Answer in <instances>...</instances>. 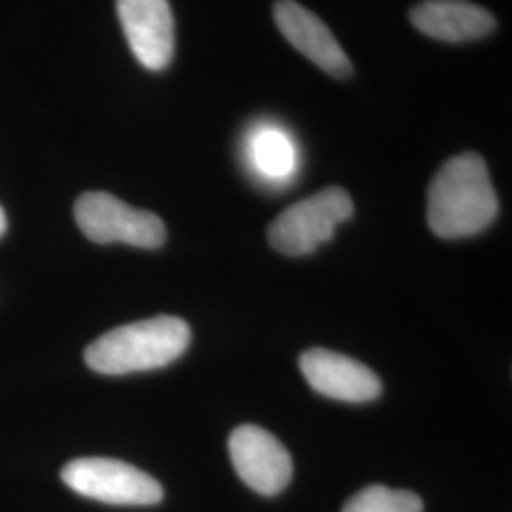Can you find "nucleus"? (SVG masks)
I'll list each match as a JSON object with an SVG mask.
<instances>
[{
	"label": "nucleus",
	"mask_w": 512,
	"mask_h": 512,
	"mask_svg": "<svg viewBox=\"0 0 512 512\" xmlns=\"http://www.w3.org/2000/svg\"><path fill=\"white\" fill-rule=\"evenodd\" d=\"M497 211L488 167L475 152L450 158L427 192V222L442 239L475 236L494 222Z\"/></svg>",
	"instance_id": "nucleus-1"
},
{
	"label": "nucleus",
	"mask_w": 512,
	"mask_h": 512,
	"mask_svg": "<svg viewBox=\"0 0 512 512\" xmlns=\"http://www.w3.org/2000/svg\"><path fill=\"white\" fill-rule=\"evenodd\" d=\"M190 327L171 315L135 321L99 336L84 359L99 374L122 376L145 372L177 361L190 346Z\"/></svg>",
	"instance_id": "nucleus-2"
},
{
	"label": "nucleus",
	"mask_w": 512,
	"mask_h": 512,
	"mask_svg": "<svg viewBox=\"0 0 512 512\" xmlns=\"http://www.w3.org/2000/svg\"><path fill=\"white\" fill-rule=\"evenodd\" d=\"M353 217V200L344 188L330 186L285 209L268 228V241L287 256L313 253Z\"/></svg>",
	"instance_id": "nucleus-3"
},
{
	"label": "nucleus",
	"mask_w": 512,
	"mask_h": 512,
	"mask_svg": "<svg viewBox=\"0 0 512 512\" xmlns=\"http://www.w3.org/2000/svg\"><path fill=\"white\" fill-rule=\"evenodd\" d=\"M74 220L93 243H126L139 249H158L165 241L162 219L135 209L109 192H86L74 203Z\"/></svg>",
	"instance_id": "nucleus-4"
},
{
	"label": "nucleus",
	"mask_w": 512,
	"mask_h": 512,
	"mask_svg": "<svg viewBox=\"0 0 512 512\" xmlns=\"http://www.w3.org/2000/svg\"><path fill=\"white\" fill-rule=\"evenodd\" d=\"M61 478L76 494L109 505L148 507L164 497L156 478L118 459H74L63 467Z\"/></svg>",
	"instance_id": "nucleus-5"
},
{
	"label": "nucleus",
	"mask_w": 512,
	"mask_h": 512,
	"mask_svg": "<svg viewBox=\"0 0 512 512\" xmlns=\"http://www.w3.org/2000/svg\"><path fill=\"white\" fill-rule=\"evenodd\" d=\"M239 478L256 494H281L293 478V458L274 435L258 425H239L228 440Z\"/></svg>",
	"instance_id": "nucleus-6"
},
{
	"label": "nucleus",
	"mask_w": 512,
	"mask_h": 512,
	"mask_svg": "<svg viewBox=\"0 0 512 512\" xmlns=\"http://www.w3.org/2000/svg\"><path fill=\"white\" fill-rule=\"evenodd\" d=\"M118 18L135 59L164 71L175 52V25L167 0H116Z\"/></svg>",
	"instance_id": "nucleus-7"
},
{
	"label": "nucleus",
	"mask_w": 512,
	"mask_h": 512,
	"mask_svg": "<svg viewBox=\"0 0 512 512\" xmlns=\"http://www.w3.org/2000/svg\"><path fill=\"white\" fill-rule=\"evenodd\" d=\"M300 370L313 391L344 403H368L380 397L382 380L368 366L330 349H308Z\"/></svg>",
	"instance_id": "nucleus-8"
},
{
	"label": "nucleus",
	"mask_w": 512,
	"mask_h": 512,
	"mask_svg": "<svg viewBox=\"0 0 512 512\" xmlns=\"http://www.w3.org/2000/svg\"><path fill=\"white\" fill-rule=\"evenodd\" d=\"M274 19L281 35L306 55L321 71L334 78H348L353 65L329 27L308 8L294 0H277Z\"/></svg>",
	"instance_id": "nucleus-9"
},
{
	"label": "nucleus",
	"mask_w": 512,
	"mask_h": 512,
	"mask_svg": "<svg viewBox=\"0 0 512 512\" xmlns=\"http://www.w3.org/2000/svg\"><path fill=\"white\" fill-rule=\"evenodd\" d=\"M410 21L423 35L444 42L478 40L495 29L492 12L467 0H423L412 8Z\"/></svg>",
	"instance_id": "nucleus-10"
},
{
	"label": "nucleus",
	"mask_w": 512,
	"mask_h": 512,
	"mask_svg": "<svg viewBox=\"0 0 512 512\" xmlns=\"http://www.w3.org/2000/svg\"><path fill=\"white\" fill-rule=\"evenodd\" d=\"M251 162L270 181H285L296 169L293 139L277 128H262L251 139Z\"/></svg>",
	"instance_id": "nucleus-11"
},
{
	"label": "nucleus",
	"mask_w": 512,
	"mask_h": 512,
	"mask_svg": "<svg viewBox=\"0 0 512 512\" xmlns=\"http://www.w3.org/2000/svg\"><path fill=\"white\" fill-rule=\"evenodd\" d=\"M342 512H423V501L412 492L374 484L353 495Z\"/></svg>",
	"instance_id": "nucleus-12"
},
{
	"label": "nucleus",
	"mask_w": 512,
	"mask_h": 512,
	"mask_svg": "<svg viewBox=\"0 0 512 512\" xmlns=\"http://www.w3.org/2000/svg\"><path fill=\"white\" fill-rule=\"evenodd\" d=\"M6 226H8V220H6V213H4V209L0 207V238L4 236V232H6Z\"/></svg>",
	"instance_id": "nucleus-13"
}]
</instances>
